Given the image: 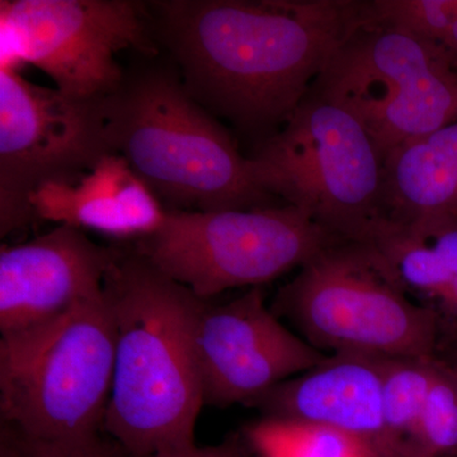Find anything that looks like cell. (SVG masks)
<instances>
[{"mask_svg":"<svg viewBox=\"0 0 457 457\" xmlns=\"http://www.w3.org/2000/svg\"><path fill=\"white\" fill-rule=\"evenodd\" d=\"M153 37L191 97L257 144L275 135L362 21L352 0H154Z\"/></svg>","mask_w":457,"mask_h":457,"instance_id":"1","label":"cell"},{"mask_svg":"<svg viewBox=\"0 0 457 457\" xmlns=\"http://www.w3.org/2000/svg\"><path fill=\"white\" fill-rule=\"evenodd\" d=\"M108 270L112 390L104 429L137 457L195 444L204 407L196 328L204 299L130 246Z\"/></svg>","mask_w":457,"mask_h":457,"instance_id":"2","label":"cell"},{"mask_svg":"<svg viewBox=\"0 0 457 457\" xmlns=\"http://www.w3.org/2000/svg\"><path fill=\"white\" fill-rule=\"evenodd\" d=\"M141 55L102 98L108 143L167 210L227 212L281 204L251 156L189 95L170 57Z\"/></svg>","mask_w":457,"mask_h":457,"instance_id":"3","label":"cell"},{"mask_svg":"<svg viewBox=\"0 0 457 457\" xmlns=\"http://www.w3.org/2000/svg\"><path fill=\"white\" fill-rule=\"evenodd\" d=\"M319 351L380 359H432L440 324L408 296L372 243L338 240L303 264L275 300Z\"/></svg>","mask_w":457,"mask_h":457,"instance_id":"4","label":"cell"},{"mask_svg":"<svg viewBox=\"0 0 457 457\" xmlns=\"http://www.w3.org/2000/svg\"><path fill=\"white\" fill-rule=\"evenodd\" d=\"M251 158L262 187L338 239L371 242L386 221L375 141L353 113L312 90Z\"/></svg>","mask_w":457,"mask_h":457,"instance_id":"5","label":"cell"},{"mask_svg":"<svg viewBox=\"0 0 457 457\" xmlns=\"http://www.w3.org/2000/svg\"><path fill=\"white\" fill-rule=\"evenodd\" d=\"M113 366L104 293L46 326L0 337V425L44 440L102 431Z\"/></svg>","mask_w":457,"mask_h":457,"instance_id":"6","label":"cell"},{"mask_svg":"<svg viewBox=\"0 0 457 457\" xmlns=\"http://www.w3.org/2000/svg\"><path fill=\"white\" fill-rule=\"evenodd\" d=\"M302 210H167L153 236L125 243L204 300L237 287H262L338 242Z\"/></svg>","mask_w":457,"mask_h":457,"instance_id":"7","label":"cell"},{"mask_svg":"<svg viewBox=\"0 0 457 457\" xmlns=\"http://www.w3.org/2000/svg\"><path fill=\"white\" fill-rule=\"evenodd\" d=\"M311 90L353 113L384 159L457 121V73L411 33L363 18Z\"/></svg>","mask_w":457,"mask_h":457,"instance_id":"8","label":"cell"},{"mask_svg":"<svg viewBox=\"0 0 457 457\" xmlns=\"http://www.w3.org/2000/svg\"><path fill=\"white\" fill-rule=\"evenodd\" d=\"M158 55L146 2L2 0L0 71L31 64L75 98L107 97L119 88L122 51Z\"/></svg>","mask_w":457,"mask_h":457,"instance_id":"9","label":"cell"},{"mask_svg":"<svg viewBox=\"0 0 457 457\" xmlns=\"http://www.w3.org/2000/svg\"><path fill=\"white\" fill-rule=\"evenodd\" d=\"M108 154L102 98L71 97L0 71V236L37 221L31 197L49 183L73 185Z\"/></svg>","mask_w":457,"mask_h":457,"instance_id":"10","label":"cell"},{"mask_svg":"<svg viewBox=\"0 0 457 457\" xmlns=\"http://www.w3.org/2000/svg\"><path fill=\"white\" fill-rule=\"evenodd\" d=\"M196 351L204 403L213 407L248 405L329 356L279 321L262 287L224 303L204 300Z\"/></svg>","mask_w":457,"mask_h":457,"instance_id":"11","label":"cell"},{"mask_svg":"<svg viewBox=\"0 0 457 457\" xmlns=\"http://www.w3.org/2000/svg\"><path fill=\"white\" fill-rule=\"evenodd\" d=\"M121 252V245H99L68 225L21 245H2L0 337L46 326L99 296Z\"/></svg>","mask_w":457,"mask_h":457,"instance_id":"12","label":"cell"},{"mask_svg":"<svg viewBox=\"0 0 457 457\" xmlns=\"http://www.w3.org/2000/svg\"><path fill=\"white\" fill-rule=\"evenodd\" d=\"M383 359L329 354L326 361L249 403L262 416L329 427L378 457H398L384 416Z\"/></svg>","mask_w":457,"mask_h":457,"instance_id":"13","label":"cell"},{"mask_svg":"<svg viewBox=\"0 0 457 457\" xmlns=\"http://www.w3.org/2000/svg\"><path fill=\"white\" fill-rule=\"evenodd\" d=\"M37 220L92 230L122 243L153 236L167 209L119 154H108L73 185L49 183L31 197Z\"/></svg>","mask_w":457,"mask_h":457,"instance_id":"14","label":"cell"},{"mask_svg":"<svg viewBox=\"0 0 457 457\" xmlns=\"http://www.w3.org/2000/svg\"><path fill=\"white\" fill-rule=\"evenodd\" d=\"M384 212L395 224L457 216V121L386 155Z\"/></svg>","mask_w":457,"mask_h":457,"instance_id":"15","label":"cell"},{"mask_svg":"<svg viewBox=\"0 0 457 457\" xmlns=\"http://www.w3.org/2000/svg\"><path fill=\"white\" fill-rule=\"evenodd\" d=\"M257 457H378L366 442L329 427L262 417L245 428Z\"/></svg>","mask_w":457,"mask_h":457,"instance_id":"16","label":"cell"},{"mask_svg":"<svg viewBox=\"0 0 457 457\" xmlns=\"http://www.w3.org/2000/svg\"><path fill=\"white\" fill-rule=\"evenodd\" d=\"M435 361L383 359L385 422L398 457H417L418 432Z\"/></svg>","mask_w":457,"mask_h":457,"instance_id":"17","label":"cell"},{"mask_svg":"<svg viewBox=\"0 0 457 457\" xmlns=\"http://www.w3.org/2000/svg\"><path fill=\"white\" fill-rule=\"evenodd\" d=\"M365 18L411 33L457 73V0H369Z\"/></svg>","mask_w":457,"mask_h":457,"instance_id":"18","label":"cell"},{"mask_svg":"<svg viewBox=\"0 0 457 457\" xmlns=\"http://www.w3.org/2000/svg\"><path fill=\"white\" fill-rule=\"evenodd\" d=\"M417 457H457V378L435 361L417 440Z\"/></svg>","mask_w":457,"mask_h":457,"instance_id":"19","label":"cell"},{"mask_svg":"<svg viewBox=\"0 0 457 457\" xmlns=\"http://www.w3.org/2000/svg\"><path fill=\"white\" fill-rule=\"evenodd\" d=\"M0 457H137L104 429L69 440L32 437L0 425Z\"/></svg>","mask_w":457,"mask_h":457,"instance_id":"20","label":"cell"},{"mask_svg":"<svg viewBox=\"0 0 457 457\" xmlns=\"http://www.w3.org/2000/svg\"><path fill=\"white\" fill-rule=\"evenodd\" d=\"M402 225H408L423 234L440 254L450 279L449 311L457 314V216Z\"/></svg>","mask_w":457,"mask_h":457,"instance_id":"21","label":"cell"},{"mask_svg":"<svg viewBox=\"0 0 457 457\" xmlns=\"http://www.w3.org/2000/svg\"><path fill=\"white\" fill-rule=\"evenodd\" d=\"M152 457H248V455L239 441L228 438L227 441L213 446L201 447L195 442L186 446L161 451Z\"/></svg>","mask_w":457,"mask_h":457,"instance_id":"22","label":"cell"},{"mask_svg":"<svg viewBox=\"0 0 457 457\" xmlns=\"http://www.w3.org/2000/svg\"><path fill=\"white\" fill-rule=\"evenodd\" d=\"M453 371H455L456 378H457V368H453Z\"/></svg>","mask_w":457,"mask_h":457,"instance_id":"23","label":"cell"}]
</instances>
